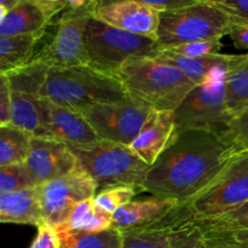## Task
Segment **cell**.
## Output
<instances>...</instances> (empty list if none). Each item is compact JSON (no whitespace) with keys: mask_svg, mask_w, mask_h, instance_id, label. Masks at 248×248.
Listing matches in <instances>:
<instances>
[{"mask_svg":"<svg viewBox=\"0 0 248 248\" xmlns=\"http://www.w3.org/2000/svg\"><path fill=\"white\" fill-rule=\"evenodd\" d=\"M232 155V149L213 133L186 131L150 166L143 191L186 202L220 173Z\"/></svg>","mask_w":248,"mask_h":248,"instance_id":"obj_1","label":"cell"},{"mask_svg":"<svg viewBox=\"0 0 248 248\" xmlns=\"http://www.w3.org/2000/svg\"><path fill=\"white\" fill-rule=\"evenodd\" d=\"M114 74L131 98L156 111H174L198 86L178 67L156 56L132 58Z\"/></svg>","mask_w":248,"mask_h":248,"instance_id":"obj_2","label":"cell"},{"mask_svg":"<svg viewBox=\"0 0 248 248\" xmlns=\"http://www.w3.org/2000/svg\"><path fill=\"white\" fill-rule=\"evenodd\" d=\"M41 98L80 111L96 104L125 101L130 96L115 74L89 64L50 68Z\"/></svg>","mask_w":248,"mask_h":248,"instance_id":"obj_3","label":"cell"},{"mask_svg":"<svg viewBox=\"0 0 248 248\" xmlns=\"http://www.w3.org/2000/svg\"><path fill=\"white\" fill-rule=\"evenodd\" d=\"M79 169L97 184V191L114 186H127L143 191L150 166L128 145L103 140L85 149L72 148Z\"/></svg>","mask_w":248,"mask_h":248,"instance_id":"obj_4","label":"cell"},{"mask_svg":"<svg viewBox=\"0 0 248 248\" xmlns=\"http://www.w3.org/2000/svg\"><path fill=\"white\" fill-rule=\"evenodd\" d=\"M236 23L225 12L208 2H198L160 14L159 51L191 41L212 40L229 35Z\"/></svg>","mask_w":248,"mask_h":248,"instance_id":"obj_5","label":"cell"},{"mask_svg":"<svg viewBox=\"0 0 248 248\" xmlns=\"http://www.w3.org/2000/svg\"><path fill=\"white\" fill-rule=\"evenodd\" d=\"M227 74H217L189 92L174 110L177 135L186 131H206L220 140L224 137L234 116L227 103Z\"/></svg>","mask_w":248,"mask_h":248,"instance_id":"obj_6","label":"cell"},{"mask_svg":"<svg viewBox=\"0 0 248 248\" xmlns=\"http://www.w3.org/2000/svg\"><path fill=\"white\" fill-rule=\"evenodd\" d=\"M90 65L115 73L132 58L154 57L159 53L156 40L130 33L91 17L85 31Z\"/></svg>","mask_w":248,"mask_h":248,"instance_id":"obj_7","label":"cell"},{"mask_svg":"<svg viewBox=\"0 0 248 248\" xmlns=\"http://www.w3.org/2000/svg\"><path fill=\"white\" fill-rule=\"evenodd\" d=\"M248 201V152L232 155L220 173L188 205L196 219L212 217Z\"/></svg>","mask_w":248,"mask_h":248,"instance_id":"obj_8","label":"cell"},{"mask_svg":"<svg viewBox=\"0 0 248 248\" xmlns=\"http://www.w3.org/2000/svg\"><path fill=\"white\" fill-rule=\"evenodd\" d=\"M47 64L33 60L26 65L5 72L11 92V124L39 137L41 133L40 99L45 84Z\"/></svg>","mask_w":248,"mask_h":248,"instance_id":"obj_9","label":"cell"},{"mask_svg":"<svg viewBox=\"0 0 248 248\" xmlns=\"http://www.w3.org/2000/svg\"><path fill=\"white\" fill-rule=\"evenodd\" d=\"M154 109L133 98L89 107L79 113L89 121L99 138L119 144H132Z\"/></svg>","mask_w":248,"mask_h":248,"instance_id":"obj_10","label":"cell"},{"mask_svg":"<svg viewBox=\"0 0 248 248\" xmlns=\"http://www.w3.org/2000/svg\"><path fill=\"white\" fill-rule=\"evenodd\" d=\"M96 5L73 10L67 9L57 22L52 40L34 57L50 68H67L89 65L85 44V31Z\"/></svg>","mask_w":248,"mask_h":248,"instance_id":"obj_11","label":"cell"},{"mask_svg":"<svg viewBox=\"0 0 248 248\" xmlns=\"http://www.w3.org/2000/svg\"><path fill=\"white\" fill-rule=\"evenodd\" d=\"M43 223L53 229L63 227L79 203L96 196L97 184L81 169L36 186Z\"/></svg>","mask_w":248,"mask_h":248,"instance_id":"obj_12","label":"cell"},{"mask_svg":"<svg viewBox=\"0 0 248 248\" xmlns=\"http://www.w3.org/2000/svg\"><path fill=\"white\" fill-rule=\"evenodd\" d=\"M41 133L39 137L52 138L70 148L85 149L101 142L81 113L58 106L50 99H40Z\"/></svg>","mask_w":248,"mask_h":248,"instance_id":"obj_13","label":"cell"},{"mask_svg":"<svg viewBox=\"0 0 248 248\" xmlns=\"http://www.w3.org/2000/svg\"><path fill=\"white\" fill-rule=\"evenodd\" d=\"M26 167L35 186L79 169L73 149L65 143L46 137H33Z\"/></svg>","mask_w":248,"mask_h":248,"instance_id":"obj_14","label":"cell"},{"mask_svg":"<svg viewBox=\"0 0 248 248\" xmlns=\"http://www.w3.org/2000/svg\"><path fill=\"white\" fill-rule=\"evenodd\" d=\"M161 12L133 0L96 4L92 17L115 28L157 40Z\"/></svg>","mask_w":248,"mask_h":248,"instance_id":"obj_15","label":"cell"},{"mask_svg":"<svg viewBox=\"0 0 248 248\" xmlns=\"http://www.w3.org/2000/svg\"><path fill=\"white\" fill-rule=\"evenodd\" d=\"M195 219L188 202H182L157 222L121 232L123 248H169L177 232Z\"/></svg>","mask_w":248,"mask_h":248,"instance_id":"obj_16","label":"cell"},{"mask_svg":"<svg viewBox=\"0 0 248 248\" xmlns=\"http://www.w3.org/2000/svg\"><path fill=\"white\" fill-rule=\"evenodd\" d=\"M177 137L174 111L154 110L130 148L143 161L153 166Z\"/></svg>","mask_w":248,"mask_h":248,"instance_id":"obj_17","label":"cell"},{"mask_svg":"<svg viewBox=\"0 0 248 248\" xmlns=\"http://www.w3.org/2000/svg\"><path fill=\"white\" fill-rule=\"evenodd\" d=\"M178 200L169 198H152L140 201H131L113 213V228L125 232L157 222L166 217L179 205Z\"/></svg>","mask_w":248,"mask_h":248,"instance_id":"obj_18","label":"cell"},{"mask_svg":"<svg viewBox=\"0 0 248 248\" xmlns=\"http://www.w3.org/2000/svg\"><path fill=\"white\" fill-rule=\"evenodd\" d=\"M156 57L178 67L195 85H202L220 73H228L239 61L240 55H212L205 57H184L159 52Z\"/></svg>","mask_w":248,"mask_h":248,"instance_id":"obj_19","label":"cell"},{"mask_svg":"<svg viewBox=\"0 0 248 248\" xmlns=\"http://www.w3.org/2000/svg\"><path fill=\"white\" fill-rule=\"evenodd\" d=\"M0 222L11 224H43L38 188L0 194Z\"/></svg>","mask_w":248,"mask_h":248,"instance_id":"obj_20","label":"cell"},{"mask_svg":"<svg viewBox=\"0 0 248 248\" xmlns=\"http://www.w3.org/2000/svg\"><path fill=\"white\" fill-rule=\"evenodd\" d=\"M50 21L43 11L28 0H21L0 19V36L44 35Z\"/></svg>","mask_w":248,"mask_h":248,"instance_id":"obj_21","label":"cell"},{"mask_svg":"<svg viewBox=\"0 0 248 248\" xmlns=\"http://www.w3.org/2000/svg\"><path fill=\"white\" fill-rule=\"evenodd\" d=\"M113 227V213L104 210L94 201V198L82 201L75 207L69 219L56 232H69L74 234L99 232Z\"/></svg>","mask_w":248,"mask_h":248,"instance_id":"obj_22","label":"cell"},{"mask_svg":"<svg viewBox=\"0 0 248 248\" xmlns=\"http://www.w3.org/2000/svg\"><path fill=\"white\" fill-rule=\"evenodd\" d=\"M44 35L0 36V73L26 65L33 60L36 44Z\"/></svg>","mask_w":248,"mask_h":248,"instance_id":"obj_23","label":"cell"},{"mask_svg":"<svg viewBox=\"0 0 248 248\" xmlns=\"http://www.w3.org/2000/svg\"><path fill=\"white\" fill-rule=\"evenodd\" d=\"M34 136L12 125L0 126V166L26 164Z\"/></svg>","mask_w":248,"mask_h":248,"instance_id":"obj_24","label":"cell"},{"mask_svg":"<svg viewBox=\"0 0 248 248\" xmlns=\"http://www.w3.org/2000/svg\"><path fill=\"white\" fill-rule=\"evenodd\" d=\"M206 235H232L248 230V201L212 217L196 219Z\"/></svg>","mask_w":248,"mask_h":248,"instance_id":"obj_25","label":"cell"},{"mask_svg":"<svg viewBox=\"0 0 248 248\" xmlns=\"http://www.w3.org/2000/svg\"><path fill=\"white\" fill-rule=\"evenodd\" d=\"M61 248H123L124 234L115 228L99 232L74 234L57 232Z\"/></svg>","mask_w":248,"mask_h":248,"instance_id":"obj_26","label":"cell"},{"mask_svg":"<svg viewBox=\"0 0 248 248\" xmlns=\"http://www.w3.org/2000/svg\"><path fill=\"white\" fill-rule=\"evenodd\" d=\"M227 103L232 115L248 106V53L240 55L236 64L228 72Z\"/></svg>","mask_w":248,"mask_h":248,"instance_id":"obj_27","label":"cell"},{"mask_svg":"<svg viewBox=\"0 0 248 248\" xmlns=\"http://www.w3.org/2000/svg\"><path fill=\"white\" fill-rule=\"evenodd\" d=\"M35 188L33 179L24 164L0 166V194L14 193Z\"/></svg>","mask_w":248,"mask_h":248,"instance_id":"obj_28","label":"cell"},{"mask_svg":"<svg viewBox=\"0 0 248 248\" xmlns=\"http://www.w3.org/2000/svg\"><path fill=\"white\" fill-rule=\"evenodd\" d=\"M232 154L248 152V106L234 114L228 132L222 138Z\"/></svg>","mask_w":248,"mask_h":248,"instance_id":"obj_29","label":"cell"},{"mask_svg":"<svg viewBox=\"0 0 248 248\" xmlns=\"http://www.w3.org/2000/svg\"><path fill=\"white\" fill-rule=\"evenodd\" d=\"M137 189L127 186H114L97 191L94 201L104 210L114 213L123 206L132 201L137 194Z\"/></svg>","mask_w":248,"mask_h":248,"instance_id":"obj_30","label":"cell"},{"mask_svg":"<svg viewBox=\"0 0 248 248\" xmlns=\"http://www.w3.org/2000/svg\"><path fill=\"white\" fill-rule=\"evenodd\" d=\"M222 47L223 44L220 39H212V40H200L181 44V45L160 50L159 52L184 56V57H205V56L218 55Z\"/></svg>","mask_w":248,"mask_h":248,"instance_id":"obj_31","label":"cell"},{"mask_svg":"<svg viewBox=\"0 0 248 248\" xmlns=\"http://www.w3.org/2000/svg\"><path fill=\"white\" fill-rule=\"evenodd\" d=\"M169 248H206V235L196 219L177 232Z\"/></svg>","mask_w":248,"mask_h":248,"instance_id":"obj_32","label":"cell"},{"mask_svg":"<svg viewBox=\"0 0 248 248\" xmlns=\"http://www.w3.org/2000/svg\"><path fill=\"white\" fill-rule=\"evenodd\" d=\"M206 2L225 12L237 27L248 26V0H207Z\"/></svg>","mask_w":248,"mask_h":248,"instance_id":"obj_33","label":"cell"},{"mask_svg":"<svg viewBox=\"0 0 248 248\" xmlns=\"http://www.w3.org/2000/svg\"><path fill=\"white\" fill-rule=\"evenodd\" d=\"M119 1V0H98V4H108V2ZM133 1L140 2L143 5L152 7V9L156 10L159 12H166V11H173V10L182 9V7L190 6V5L198 4L200 2L199 0H133Z\"/></svg>","mask_w":248,"mask_h":248,"instance_id":"obj_34","label":"cell"},{"mask_svg":"<svg viewBox=\"0 0 248 248\" xmlns=\"http://www.w3.org/2000/svg\"><path fill=\"white\" fill-rule=\"evenodd\" d=\"M11 124V92L4 73H0V126Z\"/></svg>","mask_w":248,"mask_h":248,"instance_id":"obj_35","label":"cell"},{"mask_svg":"<svg viewBox=\"0 0 248 248\" xmlns=\"http://www.w3.org/2000/svg\"><path fill=\"white\" fill-rule=\"evenodd\" d=\"M29 248H61L57 232L48 224H40L38 227V234Z\"/></svg>","mask_w":248,"mask_h":248,"instance_id":"obj_36","label":"cell"},{"mask_svg":"<svg viewBox=\"0 0 248 248\" xmlns=\"http://www.w3.org/2000/svg\"><path fill=\"white\" fill-rule=\"evenodd\" d=\"M28 1L39 7L50 22L53 17L68 9V5L64 0H28Z\"/></svg>","mask_w":248,"mask_h":248,"instance_id":"obj_37","label":"cell"},{"mask_svg":"<svg viewBox=\"0 0 248 248\" xmlns=\"http://www.w3.org/2000/svg\"><path fill=\"white\" fill-rule=\"evenodd\" d=\"M206 248H248V246L225 235H206Z\"/></svg>","mask_w":248,"mask_h":248,"instance_id":"obj_38","label":"cell"},{"mask_svg":"<svg viewBox=\"0 0 248 248\" xmlns=\"http://www.w3.org/2000/svg\"><path fill=\"white\" fill-rule=\"evenodd\" d=\"M232 44L240 50H248V26L236 27L229 34Z\"/></svg>","mask_w":248,"mask_h":248,"instance_id":"obj_39","label":"cell"},{"mask_svg":"<svg viewBox=\"0 0 248 248\" xmlns=\"http://www.w3.org/2000/svg\"><path fill=\"white\" fill-rule=\"evenodd\" d=\"M68 5V9L73 10H79L84 9V7L92 6V5H96L98 0H64Z\"/></svg>","mask_w":248,"mask_h":248,"instance_id":"obj_40","label":"cell"},{"mask_svg":"<svg viewBox=\"0 0 248 248\" xmlns=\"http://www.w3.org/2000/svg\"><path fill=\"white\" fill-rule=\"evenodd\" d=\"M225 236H230L232 239H234L235 241L241 242V244H245L248 246V230L235 232V234H232V235H225Z\"/></svg>","mask_w":248,"mask_h":248,"instance_id":"obj_41","label":"cell"},{"mask_svg":"<svg viewBox=\"0 0 248 248\" xmlns=\"http://www.w3.org/2000/svg\"><path fill=\"white\" fill-rule=\"evenodd\" d=\"M199 1H200V2H206V1H207V0H199Z\"/></svg>","mask_w":248,"mask_h":248,"instance_id":"obj_42","label":"cell"}]
</instances>
